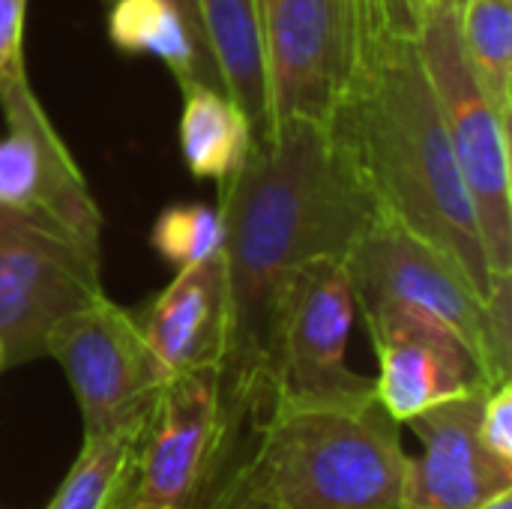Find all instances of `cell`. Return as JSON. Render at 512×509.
Listing matches in <instances>:
<instances>
[{
  "instance_id": "obj_19",
  "label": "cell",
  "mask_w": 512,
  "mask_h": 509,
  "mask_svg": "<svg viewBox=\"0 0 512 509\" xmlns=\"http://www.w3.org/2000/svg\"><path fill=\"white\" fill-rule=\"evenodd\" d=\"M138 432L84 435V444L45 509H111L126 498Z\"/></svg>"
},
{
  "instance_id": "obj_20",
  "label": "cell",
  "mask_w": 512,
  "mask_h": 509,
  "mask_svg": "<svg viewBox=\"0 0 512 509\" xmlns=\"http://www.w3.org/2000/svg\"><path fill=\"white\" fill-rule=\"evenodd\" d=\"M222 216L210 204H171L165 207L150 228V246L171 267H192L222 255Z\"/></svg>"
},
{
  "instance_id": "obj_3",
  "label": "cell",
  "mask_w": 512,
  "mask_h": 509,
  "mask_svg": "<svg viewBox=\"0 0 512 509\" xmlns=\"http://www.w3.org/2000/svg\"><path fill=\"white\" fill-rule=\"evenodd\" d=\"M408 453L378 396L237 417L195 509H399Z\"/></svg>"
},
{
  "instance_id": "obj_5",
  "label": "cell",
  "mask_w": 512,
  "mask_h": 509,
  "mask_svg": "<svg viewBox=\"0 0 512 509\" xmlns=\"http://www.w3.org/2000/svg\"><path fill=\"white\" fill-rule=\"evenodd\" d=\"M267 135L306 120L330 126L363 63L396 39L375 0H258Z\"/></svg>"
},
{
  "instance_id": "obj_13",
  "label": "cell",
  "mask_w": 512,
  "mask_h": 509,
  "mask_svg": "<svg viewBox=\"0 0 512 509\" xmlns=\"http://www.w3.org/2000/svg\"><path fill=\"white\" fill-rule=\"evenodd\" d=\"M483 393L486 387L471 390L408 420L423 453L408 456L399 509H477L512 489V468L483 447L477 432Z\"/></svg>"
},
{
  "instance_id": "obj_10",
  "label": "cell",
  "mask_w": 512,
  "mask_h": 509,
  "mask_svg": "<svg viewBox=\"0 0 512 509\" xmlns=\"http://www.w3.org/2000/svg\"><path fill=\"white\" fill-rule=\"evenodd\" d=\"M102 255L0 210V351L3 366L45 357L48 333L99 300Z\"/></svg>"
},
{
  "instance_id": "obj_11",
  "label": "cell",
  "mask_w": 512,
  "mask_h": 509,
  "mask_svg": "<svg viewBox=\"0 0 512 509\" xmlns=\"http://www.w3.org/2000/svg\"><path fill=\"white\" fill-rule=\"evenodd\" d=\"M0 210L102 255V213L27 78L0 90Z\"/></svg>"
},
{
  "instance_id": "obj_22",
  "label": "cell",
  "mask_w": 512,
  "mask_h": 509,
  "mask_svg": "<svg viewBox=\"0 0 512 509\" xmlns=\"http://www.w3.org/2000/svg\"><path fill=\"white\" fill-rule=\"evenodd\" d=\"M24 12H27V0H0V90L27 78Z\"/></svg>"
},
{
  "instance_id": "obj_27",
  "label": "cell",
  "mask_w": 512,
  "mask_h": 509,
  "mask_svg": "<svg viewBox=\"0 0 512 509\" xmlns=\"http://www.w3.org/2000/svg\"><path fill=\"white\" fill-rule=\"evenodd\" d=\"M441 3H444V6H450V9H462L468 0H441Z\"/></svg>"
},
{
  "instance_id": "obj_18",
  "label": "cell",
  "mask_w": 512,
  "mask_h": 509,
  "mask_svg": "<svg viewBox=\"0 0 512 509\" xmlns=\"http://www.w3.org/2000/svg\"><path fill=\"white\" fill-rule=\"evenodd\" d=\"M459 36L468 69L510 126L512 114V0H468L459 9Z\"/></svg>"
},
{
  "instance_id": "obj_21",
  "label": "cell",
  "mask_w": 512,
  "mask_h": 509,
  "mask_svg": "<svg viewBox=\"0 0 512 509\" xmlns=\"http://www.w3.org/2000/svg\"><path fill=\"white\" fill-rule=\"evenodd\" d=\"M477 432L483 447L512 468V381L486 387Z\"/></svg>"
},
{
  "instance_id": "obj_25",
  "label": "cell",
  "mask_w": 512,
  "mask_h": 509,
  "mask_svg": "<svg viewBox=\"0 0 512 509\" xmlns=\"http://www.w3.org/2000/svg\"><path fill=\"white\" fill-rule=\"evenodd\" d=\"M477 509H512V489L501 492V495H495V498H489L486 504H480Z\"/></svg>"
},
{
  "instance_id": "obj_26",
  "label": "cell",
  "mask_w": 512,
  "mask_h": 509,
  "mask_svg": "<svg viewBox=\"0 0 512 509\" xmlns=\"http://www.w3.org/2000/svg\"><path fill=\"white\" fill-rule=\"evenodd\" d=\"M111 509H156V507H144V504H132V501H120V504H114Z\"/></svg>"
},
{
  "instance_id": "obj_2",
  "label": "cell",
  "mask_w": 512,
  "mask_h": 509,
  "mask_svg": "<svg viewBox=\"0 0 512 509\" xmlns=\"http://www.w3.org/2000/svg\"><path fill=\"white\" fill-rule=\"evenodd\" d=\"M378 213L447 252L489 297L477 213L414 39H387L357 72L333 123Z\"/></svg>"
},
{
  "instance_id": "obj_14",
  "label": "cell",
  "mask_w": 512,
  "mask_h": 509,
  "mask_svg": "<svg viewBox=\"0 0 512 509\" xmlns=\"http://www.w3.org/2000/svg\"><path fill=\"white\" fill-rule=\"evenodd\" d=\"M135 318L168 378L198 366H225L228 297L222 258L180 267L168 288Z\"/></svg>"
},
{
  "instance_id": "obj_15",
  "label": "cell",
  "mask_w": 512,
  "mask_h": 509,
  "mask_svg": "<svg viewBox=\"0 0 512 509\" xmlns=\"http://www.w3.org/2000/svg\"><path fill=\"white\" fill-rule=\"evenodd\" d=\"M201 27L222 93H228L252 123V141L267 135L264 36L258 0H198Z\"/></svg>"
},
{
  "instance_id": "obj_8",
  "label": "cell",
  "mask_w": 512,
  "mask_h": 509,
  "mask_svg": "<svg viewBox=\"0 0 512 509\" xmlns=\"http://www.w3.org/2000/svg\"><path fill=\"white\" fill-rule=\"evenodd\" d=\"M231 435L222 366L168 378L135 438L126 498L156 509H195Z\"/></svg>"
},
{
  "instance_id": "obj_17",
  "label": "cell",
  "mask_w": 512,
  "mask_h": 509,
  "mask_svg": "<svg viewBox=\"0 0 512 509\" xmlns=\"http://www.w3.org/2000/svg\"><path fill=\"white\" fill-rule=\"evenodd\" d=\"M180 150L195 180H228L252 150V123L243 108L213 84L183 81Z\"/></svg>"
},
{
  "instance_id": "obj_16",
  "label": "cell",
  "mask_w": 512,
  "mask_h": 509,
  "mask_svg": "<svg viewBox=\"0 0 512 509\" xmlns=\"http://www.w3.org/2000/svg\"><path fill=\"white\" fill-rule=\"evenodd\" d=\"M108 39L123 54L162 60L177 84L204 81L219 87L210 51L174 0H108ZM222 90V87H219Z\"/></svg>"
},
{
  "instance_id": "obj_12",
  "label": "cell",
  "mask_w": 512,
  "mask_h": 509,
  "mask_svg": "<svg viewBox=\"0 0 512 509\" xmlns=\"http://www.w3.org/2000/svg\"><path fill=\"white\" fill-rule=\"evenodd\" d=\"M360 315L378 354L375 396L396 423L489 387L444 324L393 303L360 309Z\"/></svg>"
},
{
  "instance_id": "obj_23",
  "label": "cell",
  "mask_w": 512,
  "mask_h": 509,
  "mask_svg": "<svg viewBox=\"0 0 512 509\" xmlns=\"http://www.w3.org/2000/svg\"><path fill=\"white\" fill-rule=\"evenodd\" d=\"M441 0H375V9L381 15V24L396 39H417L426 15Z\"/></svg>"
},
{
  "instance_id": "obj_28",
  "label": "cell",
  "mask_w": 512,
  "mask_h": 509,
  "mask_svg": "<svg viewBox=\"0 0 512 509\" xmlns=\"http://www.w3.org/2000/svg\"><path fill=\"white\" fill-rule=\"evenodd\" d=\"M0 369H3V351H0Z\"/></svg>"
},
{
  "instance_id": "obj_24",
  "label": "cell",
  "mask_w": 512,
  "mask_h": 509,
  "mask_svg": "<svg viewBox=\"0 0 512 509\" xmlns=\"http://www.w3.org/2000/svg\"><path fill=\"white\" fill-rule=\"evenodd\" d=\"M183 12H186V18L192 21V27L198 30V36L204 39V27H201V3L198 0H174ZM204 45H207V39H204Z\"/></svg>"
},
{
  "instance_id": "obj_1",
  "label": "cell",
  "mask_w": 512,
  "mask_h": 509,
  "mask_svg": "<svg viewBox=\"0 0 512 509\" xmlns=\"http://www.w3.org/2000/svg\"><path fill=\"white\" fill-rule=\"evenodd\" d=\"M219 192L228 297L222 375L234 408L255 381L279 285L309 261H345L378 207L336 129L306 120L255 138Z\"/></svg>"
},
{
  "instance_id": "obj_6",
  "label": "cell",
  "mask_w": 512,
  "mask_h": 509,
  "mask_svg": "<svg viewBox=\"0 0 512 509\" xmlns=\"http://www.w3.org/2000/svg\"><path fill=\"white\" fill-rule=\"evenodd\" d=\"M414 42L477 213L489 267L495 276L512 273L510 126L492 111L468 69L459 36V9L444 3L432 6Z\"/></svg>"
},
{
  "instance_id": "obj_4",
  "label": "cell",
  "mask_w": 512,
  "mask_h": 509,
  "mask_svg": "<svg viewBox=\"0 0 512 509\" xmlns=\"http://www.w3.org/2000/svg\"><path fill=\"white\" fill-rule=\"evenodd\" d=\"M354 318L357 300L345 261L318 258L297 267L276 291L255 381L231 408V417L267 402L372 396L375 381L351 372L345 363Z\"/></svg>"
},
{
  "instance_id": "obj_7",
  "label": "cell",
  "mask_w": 512,
  "mask_h": 509,
  "mask_svg": "<svg viewBox=\"0 0 512 509\" xmlns=\"http://www.w3.org/2000/svg\"><path fill=\"white\" fill-rule=\"evenodd\" d=\"M345 267L357 312L381 303L420 312L444 324L465 345L489 387L501 384L489 348L486 297L447 252L396 219L375 213L345 255Z\"/></svg>"
},
{
  "instance_id": "obj_9",
  "label": "cell",
  "mask_w": 512,
  "mask_h": 509,
  "mask_svg": "<svg viewBox=\"0 0 512 509\" xmlns=\"http://www.w3.org/2000/svg\"><path fill=\"white\" fill-rule=\"evenodd\" d=\"M45 357L66 372L84 435L138 432L168 381L141 336L138 318L105 294L48 333Z\"/></svg>"
}]
</instances>
